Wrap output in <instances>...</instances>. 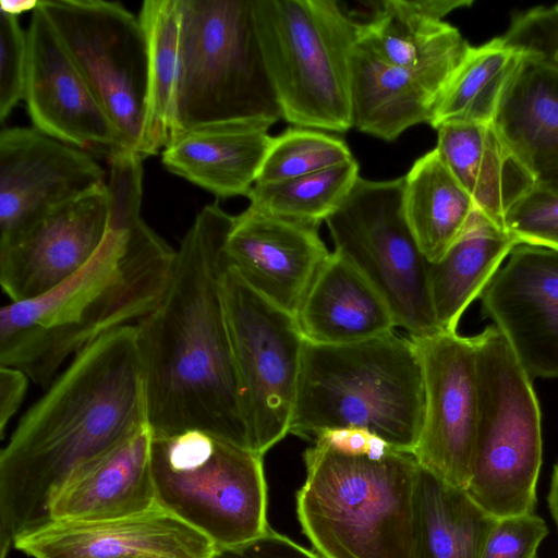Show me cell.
Returning <instances> with one entry per match:
<instances>
[{
	"mask_svg": "<svg viewBox=\"0 0 558 558\" xmlns=\"http://www.w3.org/2000/svg\"><path fill=\"white\" fill-rule=\"evenodd\" d=\"M147 428L134 324L75 354L1 450L0 558L16 537L50 521V500L75 472Z\"/></svg>",
	"mask_w": 558,
	"mask_h": 558,
	"instance_id": "cell-1",
	"label": "cell"
},
{
	"mask_svg": "<svg viewBox=\"0 0 558 558\" xmlns=\"http://www.w3.org/2000/svg\"><path fill=\"white\" fill-rule=\"evenodd\" d=\"M233 220L218 202L196 215L159 304L135 326L151 432L198 430L251 450L221 292Z\"/></svg>",
	"mask_w": 558,
	"mask_h": 558,
	"instance_id": "cell-2",
	"label": "cell"
},
{
	"mask_svg": "<svg viewBox=\"0 0 558 558\" xmlns=\"http://www.w3.org/2000/svg\"><path fill=\"white\" fill-rule=\"evenodd\" d=\"M108 159L110 219L96 253L46 293L0 308V365L45 389L84 348L153 312L171 276L175 250L141 216L143 159Z\"/></svg>",
	"mask_w": 558,
	"mask_h": 558,
	"instance_id": "cell-3",
	"label": "cell"
},
{
	"mask_svg": "<svg viewBox=\"0 0 558 558\" xmlns=\"http://www.w3.org/2000/svg\"><path fill=\"white\" fill-rule=\"evenodd\" d=\"M296 493L303 533L323 558H418L414 456L349 452L316 439Z\"/></svg>",
	"mask_w": 558,
	"mask_h": 558,
	"instance_id": "cell-4",
	"label": "cell"
},
{
	"mask_svg": "<svg viewBox=\"0 0 558 558\" xmlns=\"http://www.w3.org/2000/svg\"><path fill=\"white\" fill-rule=\"evenodd\" d=\"M424 409L422 371L410 338L393 332L326 345L306 341L290 433L315 440L333 428H365L413 453Z\"/></svg>",
	"mask_w": 558,
	"mask_h": 558,
	"instance_id": "cell-5",
	"label": "cell"
},
{
	"mask_svg": "<svg viewBox=\"0 0 558 558\" xmlns=\"http://www.w3.org/2000/svg\"><path fill=\"white\" fill-rule=\"evenodd\" d=\"M264 64L292 126L352 128L350 60L361 21L333 0H253Z\"/></svg>",
	"mask_w": 558,
	"mask_h": 558,
	"instance_id": "cell-6",
	"label": "cell"
},
{
	"mask_svg": "<svg viewBox=\"0 0 558 558\" xmlns=\"http://www.w3.org/2000/svg\"><path fill=\"white\" fill-rule=\"evenodd\" d=\"M180 11L171 140L245 120L278 122L281 111L264 64L253 0H180Z\"/></svg>",
	"mask_w": 558,
	"mask_h": 558,
	"instance_id": "cell-7",
	"label": "cell"
},
{
	"mask_svg": "<svg viewBox=\"0 0 558 558\" xmlns=\"http://www.w3.org/2000/svg\"><path fill=\"white\" fill-rule=\"evenodd\" d=\"M475 339L478 426L465 490L496 519L533 513L542 428L532 378L495 325Z\"/></svg>",
	"mask_w": 558,
	"mask_h": 558,
	"instance_id": "cell-8",
	"label": "cell"
},
{
	"mask_svg": "<svg viewBox=\"0 0 558 558\" xmlns=\"http://www.w3.org/2000/svg\"><path fill=\"white\" fill-rule=\"evenodd\" d=\"M150 465L158 506L216 548L269 529L263 456L204 432L153 433Z\"/></svg>",
	"mask_w": 558,
	"mask_h": 558,
	"instance_id": "cell-9",
	"label": "cell"
},
{
	"mask_svg": "<svg viewBox=\"0 0 558 558\" xmlns=\"http://www.w3.org/2000/svg\"><path fill=\"white\" fill-rule=\"evenodd\" d=\"M404 178H359L350 194L326 220L335 252L350 260L379 291L397 327L409 338L442 331L428 284V260L407 223Z\"/></svg>",
	"mask_w": 558,
	"mask_h": 558,
	"instance_id": "cell-10",
	"label": "cell"
},
{
	"mask_svg": "<svg viewBox=\"0 0 558 558\" xmlns=\"http://www.w3.org/2000/svg\"><path fill=\"white\" fill-rule=\"evenodd\" d=\"M221 292L251 450L264 456L290 433L306 340L295 316L229 266Z\"/></svg>",
	"mask_w": 558,
	"mask_h": 558,
	"instance_id": "cell-11",
	"label": "cell"
},
{
	"mask_svg": "<svg viewBox=\"0 0 558 558\" xmlns=\"http://www.w3.org/2000/svg\"><path fill=\"white\" fill-rule=\"evenodd\" d=\"M38 5L117 128L123 151L140 156L148 52L138 16L105 0H39Z\"/></svg>",
	"mask_w": 558,
	"mask_h": 558,
	"instance_id": "cell-12",
	"label": "cell"
},
{
	"mask_svg": "<svg viewBox=\"0 0 558 558\" xmlns=\"http://www.w3.org/2000/svg\"><path fill=\"white\" fill-rule=\"evenodd\" d=\"M420 361L424 409L413 456L444 482L466 488L477 426L476 339L457 331L410 338Z\"/></svg>",
	"mask_w": 558,
	"mask_h": 558,
	"instance_id": "cell-13",
	"label": "cell"
},
{
	"mask_svg": "<svg viewBox=\"0 0 558 558\" xmlns=\"http://www.w3.org/2000/svg\"><path fill=\"white\" fill-rule=\"evenodd\" d=\"M106 172L86 150L35 128L0 130V246L56 207L102 184Z\"/></svg>",
	"mask_w": 558,
	"mask_h": 558,
	"instance_id": "cell-14",
	"label": "cell"
},
{
	"mask_svg": "<svg viewBox=\"0 0 558 558\" xmlns=\"http://www.w3.org/2000/svg\"><path fill=\"white\" fill-rule=\"evenodd\" d=\"M27 40L23 100L33 128L86 151L107 157L123 151L117 128L39 5L32 12Z\"/></svg>",
	"mask_w": 558,
	"mask_h": 558,
	"instance_id": "cell-15",
	"label": "cell"
},
{
	"mask_svg": "<svg viewBox=\"0 0 558 558\" xmlns=\"http://www.w3.org/2000/svg\"><path fill=\"white\" fill-rule=\"evenodd\" d=\"M531 378L558 376V251L518 244L481 294Z\"/></svg>",
	"mask_w": 558,
	"mask_h": 558,
	"instance_id": "cell-16",
	"label": "cell"
},
{
	"mask_svg": "<svg viewBox=\"0 0 558 558\" xmlns=\"http://www.w3.org/2000/svg\"><path fill=\"white\" fill-rule=\"evenodd\" d=\"M107 183L69 201L0 246V284L11 302L36 298L81 269L108 230Z\"/></svg>",
	"mask_w": 558,
	"mask_h": 558,
	"instance_id": "cell-17",
	"label": "cell"
},
{
	"mask_svg": "<svg viewBox=\"0 0 558 558\" xmlns=\"http://www.w3.org/2000/svg\"><path fill=\"white\" fill-rule=\"evenodd\" d=\"M319 226L248 206L234 216L225 244L227 264L254 290L296 317L331 254Z\"/></svg>",
	"mask_w": 558,
	"mask_h": 558,
	"instance_id": "cell-18",
	"label": "cell"
},
{
	"mask_svg": "<svg viewBox=\"0 0 558 558\" xmlns=\"http://www.w3.org/2000/svg\"><path fill=\"white\" fill-rule=\"evenodd\" d=\"M13 548L32 558H213L216 546L157 507L105 521H49L20 535Z\"/></svg>",
	"mask_w": 558,
	"mask_h": 558,
	"instance_id": "cell-19",
	"label": "cell"
},
{
	"mask_svg": "<svg viewBox=\"0 0 558 558\" xmlns=\"http://www.w3.org/2000/svg\"><path fill=\"white\" fill-rule=\"evenodd\" d=\"M471 4L470 0L379 1L361 21L359 43L380 60L418 76L439 98L471 48L444 17Z\"/></svg>",
	"mask_w": 558,
	"mask_h": 558,
	"instance_id": "cell-20",
	"label": "cell"
},
{
	"mask_svg": "<svg viewBox=\"0 0 558 558\" xmlns=\"http://www.w3.org/2000/svg\"><path fill=\"white\" fill-rule=\"evenodd\" d=\"M151 429L75 472L50 500V521H105L158 506L150 465Z\"/></svg>",
	"mask_w": 558,
	"mask_h": 558,
	"instance_id": "cell-21",
	"label": "cell"
},
{
	"mask_svg": "<svg viewBox=\"0 0 558 558\" xmlns=\"http://www.w3.org/2000/svg\"><path fill=\"white\" fill-rule=\"evenodd\" d=\"M276 123L253 119L180 134L162 149L161 162L169 172L217 198L247 197Z\"/></svg>",
	"mask_w": 558,
	"mask_h": 558,
	"instance_id": "cell-22",
	"label": "cell"
},
{
	"mask_svg": "<svg viewBox=\"0 0 558 558\" xmlns=\"http://www.w3.org/2000/svg\"><path fill=\"white\" fill-rule=\"evenodd\" d=\"M436 149L476 208L505 228L508 213L536 185L534 173L494 123L449 122L436 129Z\"/></svg>",
	"mask_w": 558,
	"mask_h": 558,
	"instance_id": "cell-23",
	"label": "cell"
},
{
	"mask_svg": "<svg viewBox=\"0 0 558 558\" xmlns=\"http://www.w3.org/2000/svg\"><path fill=\"white\" fill-rule=\"evenodd\" d=\"M296 320L306 341L326 345L372 340L397 327L379 291L335 251L315 277Z\"/></svg>",
	"mask_w": 558,
	"mask_h": 558,
	"instance_id": "cell-24",
	"label": "cell"
},
{
	"mask_svg": "<svg viewBox=\"0 0 558 558\" xmlns=\"http://www.w3.org/2000/svg\"><path fill=\"white\" fill-rule=\"evenodd\" d=\"M352 128L392 142L432 120L438 95L410 71L389 64L359 41L350 60Z\"/></svg>",
	"mask_w": 558,
	"mask_h": 558,
	"instance_id": "cell-25",
	"label": "cell"
},
{
	"mask_svg": "<svg viewBox=\"0 0 558 558\" xmlns=\"http://www.w3.org/2000/svg\"><path fill=\"white\" fill-rule=\"evenodd\" d=\"M519 243L478 209L444 256L428 262V284L437 324L457 331L466 307L478 296Z\"/></svg>",
	"mask_w": 558,
	"mask_h": 558,
	"instance_id": "cell-26",
	"label": "cell"
},
{
	"mask_svg": "<svg viewBox=\"0 0 558 558\" xmlns=\"http://www.w3.org/2000/svg\"><path fill=\"white\" fill-rule=\"evenodd\" d=\"M493 123L534 175L558 159V70L523 54Z\"/></svg>",
	"mask_w": 558,
	"mask_h": 558,
	"instance_id": "cell-27",
	"label": "cell"
},
{
	"mask_svg": "<svg viewBox=\"0 0 558 558\" xmlns=\"http://www.w3.org/2000/svg\"><path fill=\"white\" fill-rule=\"evenodd\" d=\"M403 178L407 223L424 257L435 263L462 234L477 208L436 148L416 159Z\"/></svg>",
	"mask_w": 558,
	"mask_h": 558,
	"instance_id": "cell-28",
	"label": "cell"
},
{
	"mask_svg": "<svg viewBox=\"0 0 558 558\" xmlns=\"http://www.w3.org/2000/svg\"><path fill=\"white\" fill-rule=\"evenodd\" d=\"M418 558H480L496 518L464 488L420 465L416 485Z\"/></svg>",
	"mask_w": 558,
	"mask_h": 558,
	"instance_id": "cell-29",
	"label": "cell"
},
{
	"mask_svg": "<svg viewBox=\"0 0 558 558\" xmlns=\"http://www.w3.org/2000/svg\"><path fill=\"white\" fill-rule=\"evenodd\" d=\"M148 52L146 116L141 158L172 136L180 75V0H145L138 14Z\"/></svg>",
	"mask_w": 558,
	"mask_h": 558,
	"instance_id": "cell-30",
	"label": "cell"
},
{
	"mask_svg": "<svg viewBox=\"0 0 558 558\" xmlns=\"http://www.w3.org/2000/svg\"><path fill=\"white\" fill-rule=\"evenodd\" d=\"M523 54L502 37L470 48L440 94L429 125L449 122L493 123L504 93Z\"/></svg>",
	"mask_w": 558,
	"mask_h": 558,
	"instance_id": "cell-31",
	"label": "cell"
},
{
	"mask_svg": "<svg viewBox=\"0 0 558 558\" xmlns=\"http://www.w3.org/2000/svg\"><path fill=\"white\" fill-rule=\"evenodd\" d=\"M360 178L355 158L349 162L278 183L254 184L250 206L296 220L325 221Z\"/></svg>",
	"mask_w": 558,
	"mask_h": 558,
	"instance_id": "cell-32",
	"label": "cell"
},
{
	"mask_svg": "<svg viewBox=\"0 0 558 558\" xmlns=\"http://www.w3.org/2000/svg\"><path fill=\"white\" fill-rule=\"evenodd\" d=\"M353 159L340 137L319 130L290 126L271 137L255 184L283 182Z\"/></svg>",
	"mask_w": 558,
	"mask_h": 558,
	"instance_id": "cell-33",
	"label": "cell"
},
{
	"mask_svg": "<svg viewBox=\"0 0 558 558\" xmlns=\"http://www.w3.org/2000/svg\"><path fill=\"white\" fill-rule=\"evenodd\" d=\"M505 229L519 244L558 251V194L535 185L508 213Z\"/></svg>",
	"mask_w": 558,
	"mask_h": 558,
	"instance_id": "cell-34",
	"label": "cell"
},
{
	"mask_svg": "<svg viewBox=\"0 0 558 558\" xmlns=\"http://www.w3.org/2000/svg\"><path fill=\"white\" fill-rule=\"evenodd\" d=\"M501 37L525 57L558 70V3L518 13Z\"/></svg>",
	"mask_w": 558,
	"mask_h": 558,
	"instance_id": "cell-35",
	"label": "cell"
},
{
	"mask_svg": "<svg viewBox=\"0 0 558 558\" xmlns=\"http://www.w3.org/2000/svg\"><path fill=\"white\" fill-rule=\"evenodd\" d=\"M28 66L27 32L17 16L0 11V122L24 99Z\"/></svg>",
	"mask_w": 558,
	"mask_h": 558,
	"instance_id": "cell-36",
	"label": "cell"
},
{
	"mask_svg": "<svg viewBox=\"0 0 558 558\" xmlns=\"http://www.w3.org/2000/svg\"><path fill=\"white\" fill-rule=\"evenodd\" d=\"M547 534L545 521L534 512L498 518L480 558H538L537 549Z\"/></svg>",
	"mask_w": 558,
	"mask_h": 558,
	"instance_id": "cell-37",
	"label": "cell"
},
{
	"mask_svg": "<svg viewBox=\"0 0 558 558\" xmlns=\"http://www.w3.org/2000/svg\"><path fill=\"white\" fill-rule=\"evenodd\" d=\"M213 558H323L270 527L260 536L231 547L216 548Z\"/></svg>",
	"mask_w": 558,
	"mask_h": 558,
	"instance_id": "cell-38",
	"label": "cell"
},
{
	"mask_svg": "<svg viewBox=\"0 0 558 558\" xmlns=\"http://www.w3.org/2000/svg\"><path fill=\"white\" fill-rule=\"evenodd\" d=\"M29 378L15 367L0 365V435L3 438L7 424L15 415L27 390Z\"/></svg>",
	"mask_w": 558,
	"mask_h": 558,
	"instance_id": "cell-39",
	"label": "cell"
},
{
	"mask_svg": "<svg viewBox=\"0 0 558 558\" xmlns=\"http://www.w3.org/2000/svg\"><path fill=\"white\" fill-rule=\"evenodd\" d=\"M536 186L558 194V159L542 166L535 173Z\"/></svg>",
	"mask_w": 558,
	"mask_h": 558,
	"instance_id": "cell-40",
	"label": "cell"
},
{
	"mask_svg": "<svg viewBox=\"0 0 558 558\" xmlns=\"http://www.w3.org/2000/svg\"><path fill=\"white\" fill-rule=\"evenodd\" d=\"M39 0H1L0 11L17 16L25 11H34Z\"/></svg>",
	"mask_w": 558,
	"mask_h": 558,
	"instance_id": "cell-41",
	"label": "cell"
},
{
	"mask_svg": "<svg viewBox=\"0 0 558 558\" xmlns=\"http://www.w3.org/2000/svg\"><path fill=\"white\" fill-rule=\"evenodd\" d=\"M548 507L558 526V462L554 466L550 489L548 494Z\"/></svg>",
	"mask_w": 558,
	"mask_h": 558,
	"instance_id": "cell-42",
	"label": "cell"
}]
</instances>
